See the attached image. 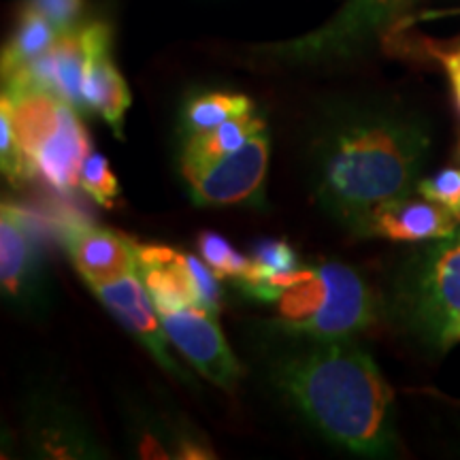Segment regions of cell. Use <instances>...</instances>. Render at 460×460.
Returning <instances> with one entry per match:
<instances>
[{"label":"cell","instance_id":"cell-12","mask_svg":"<svg viewBox=\"0 0 460 460\" xmlns=\"http://www.w3.org/2000/svg\"><path fill=\"white\" fill-rule=\"evenodd\" d=\"M65 245L88 286L111 284L137 273V243L115 230L71 224L65 228Z\"/></svg>","mask_w":460,"mask_h":460},{"label":"cell","instance_id":"cell-13","mask_svg":"<svg viewBox=\"0 0 460 460\" xmlns=\"http://www.w3.org/2000/svg\"><path fill=\"white\" fill-rule=\"evenodd\" d=\"M137 275L160 314L200 307L188 254L164 245L137 243Z\"/></svg>","mask_w":460,"mask_h":460},{"label":"cell","instance_id":"cell-16","mask_svg":"<svg viewBox=\"0 0 460 460\" xmlns=\"http://www.w3.org/2000/svg\"><path fill=\"white\" fill-rule=\"evenodd\" d=\"M262 130H267L262 119L256 113H247L216 126L211 130L188 137V139H183L180 152L181 175L190 181L207 166L214 164L216 160L237 152L241 146H245L252 137Z\"/></svg>","mask_w":460,"mask_h":460},{"label":"cell","instance_id":"cell-17","mask_svg":"<svg viewBox=\"0 0 460 460\" xmlns=\"http://www.w3.org/2000/svg\"><path fill=\"white\" fill-rule=\"evenodd\" d=\"M58 31L54 24L31 4H24L13 34L3 51V79L32 65L56 43Z\"/></svg>","mask_w":460,"mask_h":460},{"label":"cell","instance_id":"cell-24","mask_svg":"<svg viewBox=\"0 0 460 460\" xmlns=\"http://www.w3.org/2000/svg\"><path fill=\"white\" fill-rule=\"evenodd\" d=\"M416 192L460 216V169H444L427 180H420Z\"/></svg>","mask_w":460,"mask_h":460},{"label":"cell","instance_id":"cell-2","mask_svg":"<svg viewBox=\"0 0 460 460\" xmlns=\"http://www.w3.org/2000/svg\"><path fill=\"white\" fill-rule=\"evenodd\" d=\"M430 135L411 115L386 107H343L314 126L307 166L322 209L360 234L386 200L410 197L429 158Z\"/></svg>","mask_w":460,"mask_h":460},{"label":"cell","instance_id":"cell-14","mask_svg":"<svg viewBox=\"0 0 460 460\" xmlns=\"http://www.w3.org/2000/svg\"><path fill=\"white\" fill-rule=\"evenodd\" d=\"M88 154L90 137L79 119V111L73 105H66L60 122L37 152L34 166L58 192H73L79 186Z\"/></svg>","mask_w":460,"mask_h":460},{"label":"cell","instance_id":"cell-25","mask_svg":"<svg viewBox=\"0 0 460 460\" xmlns=\"http://www.w3.org/2000/svg\"><path fill=\"white\" fill-rule=\"evenodd\" d=\"M441 62H444L447 77H450L454 101H456L460 111V49H454L450 54H441Z\"/></svg>","mask_w":460,"mask_h":460},{"label":"cell","instance_id":"cell-6","mask_svg":"<svg viewBox=\"0 0 460 460\" xmlns=\"http://www.w3.org/2000/svg\"><path fill=\"white\" fill-rule=\"evenodd\" d=\"M0 284L4 301L24 314H41L45 305L43 256L24 209L4 200L0 207Z\"/></svg>","mask_w":460,"mask_h":460},{"label":"cell","instance_id":"cell-8","mask_svg":"<svg viewBox=\"0 0 460 460\" xmlns=\"http://www.w3.org/2000/svg\"><path fill=\"white\" fill-rule=\"evenodd\" d=\"M90 288L99 296V301L115 315V320L147 349L149 356L169 376L180 379L186 386H194L192 376L171 354L172 343L166 335L163 320H160V312L139 275L130 273L111 284H96Z\"/></svg>","mask_w":460,"mask_h":460},{"label":"cell","instance_id":"cell-3","mask_svg":"<svg viewBox=\"0 0 460 460\" xmlns=\"http://www.w3.org/2000/svg\"><path fill=\"white\" fill-rule=\"evenodd\" d=\"M390 303L396 322L424 348L446 352L460 343V226L402 264Z\"/></svg>","mask_w":460,"mask_h":460},{"label":"cell","instance_id":"cell-18","mask_svg":"<svg viewBox=\"0 0 460 460\" xmlns=\"http://www.w3.org/2000/svg\"><path fill=\"white\" fill-rule=\"evenodd\" d=\"M247 113H254V102L243 94L203 92V94L190 96L186 105H183L180 132L183 139H188V137L211 130Z\"/></svg>","mask_w":460,"mask_h":460},{"label":"cell","instance_id":"cell-1","mask_svg":"<svg viewBox=\"0 0 460 460\" xmlns=\"http://www.w3.org/2000/svg\"><path fill=\"white\" fill-rule=\"evenodd\" d=\"M261 332L264 379L320 435L360 456L394 452L393 390L352 337L307 335L279 322Z\"/></svg>","mask_w":460,"mask_h":460},{"label":"cell","instance_id":"cell-20","mask_svg":"<svg viewBox=\"0 0 460 460\" xmlns=\"http://www.w3.org/2000/svg\"><path fill=\"white\" fill-rule=\"evenodd\" d=\"M199 252L200 258L209 264L211 271L220 279H239L250 271V258L241 256L226 239L211 230L199 234Z\"/></svg>","mask_w":460,"mask_h":460},{"label":"cell","instance_id":"cell-5","mask_svg":"<svg viewBox=\"0 0 460 460\" xmlns=\"http://www.w3.org/2000/svg\"><path fill=\"white\" fill-rule=\"evenodd\" d=\"M410 0H348L326 26L279 48L288 60L318 62L354 54L402 13Z\"/></svg>","mask_w":460,"mask_h":460},{"label":"cell","instance_id":"cell-4","mask_svg":"<svg viewBox=\"0 0 460 460\" xmlns=\"http://www.w3.org/2000/svg\"><path fill=\"white\" fill-rule=\"evenodd\" d=\"M275 303L279 324L320 337H354L369 329L379 315L371 286L343 262L303 267L296 284Z\"/></svg>","mask_w":460,"mask_h":460},{"label":"cell","instance_id":"cell-21","mask_svg":"<svg viewBox=\"0 0 460 460\" xmlns=\"http://www.w3.org/2000/svg\"><path fill=\"white\" fill-rule=\"evenodd\" d=\"M0 166H3V175L15 186L37 175L17 143L9 105L4 101H0Z\"/></svg>","mask_w":460,"mask_h":460},{"label":"cell","instance_id":"cell-10","mask_svg":"<svg viewBox=\"0 0 460 460\" xmlns=\"http://www.w3.org/2000/svg\"><path fill=\"white\" fill-rule=\"evenodd\" d=\"M460 226V216L447 207L420 197H399L377 205L367 217L360 234L384 237L407 243H427V241L450 237Z\"/></svg>","mask_w":460,"mask_h":460},{"label":"cell","instance_id":"cell-15","mask_svg":"<svg viewBox=\"0 0 460 460\" xmlns=\"http://www.w3.org/2000/svg\"><path fill=\"white\" fill-rule=\"evenodd\" d=\"M31 437L45 456L92 458L99 456L94 437L82 427L77 416L58 401L41 396L32 402Z\"/></svg>","mask_w":460,"mask_h":460},{"label":"cell","instance_id":"cell-7","mask_svg":"<svg viewBox=\"0 0 460 460\" xmlns=\"http://www.w3.org/2000/svg\"><path fill=\"white\" fill-rule=\"evenodd\" d=\"M267 130L258 132L237 152L209 164L190 180V197L200 207L262 205L269 169Z\"/></svg>","mask_w":460,"mask_h":460},{"label":"cell","instance_id":"cell-22","mask_svg":"<svg viewBox=\"0 0 460 460\" xmlns=\"http://www.w3.org/2000/svg\"><path fill=\"white\" fill-rule=\"evenodd\" d=\"M79 186L102 207H113L119 197V186L113 171L109 169L107 158L99 152H90L85 158Z\"/></svg>","mask_w":460,"mask_h":460},{"label":"cell","instance_id":"cell-11","mask_svg":"<svg viewBox=\"0 0 460 460\" xmlns=\"http://www.w3.org/2000/svg\"><path fill=\"white\" fill-rule=\"evenodd\" d=\"M84 41L85 51H88L84 77L85 102L122 139L124 118L130 107V92L122 73L115 68L113 60L109 58V45H111L109 26L102 24V22H90V24H85Z\"/></svg>","mask_w":460,"mask_h":460},{"label":"cell","instance_id":"cell-23","mask_svg":"<svg viewBox=\"0 0 460 460\" xmlns=\"http://www.w3.org/2000/svg\"><path fill=\"white\" fill-rule=\"evenodd\" d=\"M26 4H31L39 13L48 17L58 34L79 31L85 26L84 17L85 9H88L85 0H28Z\"/></svg>","mask_w":460,"mask_h":460},{"label":"cell","instance_id":"cell-9","mask_svg":"<svg viewBox=\"0 0 460 460\" xmlns=\"http://www.w3.org/2000/svg\"><path fill=\"white\" fill-rule=\"evenodd\" d=\"M160 320L171 343L180 349L192 369L220 388L230 390L237 386L243 369L224 339L216 315L200 307H190L160 314Z\"/></svg>","mask_w":460,"mask_h":460},{"label":"cell","instance_id":"cell-19","mask_svg":"<svg viewBox=\"0 0 460 460\" xmlns=\"http://www.w3.org/2000/svg\"><path fill=\"white\" fill-rule=\"evenodd\" d=\"M252 264L250 271H247L243 278L234 279H262L271 278V275H281V273H292L301 269V262H298V254L295 247L288 245L286 241L279 239H264L258 241L254 245V252H252Z\"/></svg>","mask_w":460,"mask_h":460}]
</instances>
